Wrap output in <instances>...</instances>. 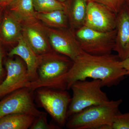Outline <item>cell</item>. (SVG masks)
<instances>
[{
    "label": "cell",
    "instance_id": "obj_2",
    "mask_svg": "<svg viewBox=\"0 0 129 129\" xmlns=\"http://www.w3.org/2000/svg\"><path fill=\"white\" fill-rule=\"evenodd\" d=\"M73 61L53 50L39 56L36 80L29 82L26 88L34 91L40 88L67 90L66 75Z\"/></svg>",
    "mask_w": 129,
    "mask_h": 129
},
{
    "label": "cell",
    "instance_id": "obj_23",
    "mask_svg": "<svg viewBox=\"0 0 129 129\" xmlns=\"http://www.w3.org/2000/svg\"><path fill=\"white\" fill-rule=\"evenodd\" d=\"M4 56V51L3 48L0 44V84L2 79L5 75L4 70L3 67L2 61Z\"/></svg>",
    "mask_w": 129,
    "mask_h": 129
},
{
    "label": "cell",
    "instance_id": "obj_28",
    "mask_svg": "<svg viewBox=\"0 0 129 129\" xmlns=\"http://www.w3.org/2000/svg\"><path fill=\"white\" fill-rule=\"evenodd\" d=\"M126 3L129 6V0H127V1H126Z\"/></svg>",
    "mask_w": 129,
    "mask_h": 129
},
{
    "label": "cell",
    "instance_id": "obj_20",
    "mask_svg": "<svg viewBox=\"0 0 129 129\" xmlns=\"http://www.w3.org/2000/svg\"><path fill=\"white\" fill-rule=\"evenodd\" d=\"M58 125L49 124L47 122L46 113L44 112L36 118L34 122L30 127L31 129H54L59 128Z\"/></svg>",
    "mask_w": 129,
    "mask_h": 129
},
{
    "label": "cell",
    "instance_id": "obj_10",
    "mask_svg": "<svg viewBox=\"0 0 129 129\" xmlns=\"http://www.w3.org/2000/svg\"><path fill=\"white\" fill-rule=\"evenodd\" d=\"M117 14L104 5L88 0L84 26L100 32H106L116 28Z\"/></svg>",
    "mask_w": 129,
    "mask_h": 129
},
{
    "label": "cell",
    "instance_id": "obj_4",
    "mask_svg": "<svg viewBox=\"0 0 129 129\" xmlns=\"http://www.w3.org/2000/svg\"><path fill=\"white\" fill-rule=\"evenodd\" d=\"M101 81L78 80L72 85L73 95L67 112L68 119L72 115L91 106L99 105L109 101L103 87Z\"/></svg>",
    "mask_w": 129,
    "mask_h": 129
},
{
    "label": "cell",
    "instance_id": "obj_7",
    "mask_svg": "<svg viewBox=\"0 0 129 129\" xmlns=\"http://www.w3.org/2000/svg\"><path fill=\"white\" fill-rule=\"evenodd\" d=\"M33 92L28 88H21L0 101V118L12 114H28L36 117L41 115L44 112L40 111L35 105Z\"/></svg>",
    "mask_w": 129,
    "mask_h": 129
},
{
    "label": "cell",
    "instance_id": "obj_25",
    "mask_svg": "<svg viewBox=\"0 0 129 129\" xmlns=\"http://www.w3.org/2000/svg\"><path fill=\"white\" fill-rule=\"evenodd\" d=\"M14 0H0V6L7 8Z\"/></svg>",
    "mask_w": 129,
    "mask_h": 129
},
{
    "label": "cell",
    "instance_id": "obj_8",
    "mask_svg": "<svg viewBox=\"0 0 129 129\" xmlns=\"http://www.w3.org/2000/svg\"><path fill=\"white\" fill-rule=\"evenodd\" d=\"M45 27L50 44L55 51L68 57L73 61L83 51L76 39L75 30L70 27L54 28Z\"/></svg>",
    "mask_w": 129,
    "mask_h": 129
},
{
    "label": "cell",
    "instance_id": "obj_19",
    "mask_svg": "<svg viewBox=\"0 0 129 129\" xmlns=\"http://www.w3.org/2000/svg\"><path fill=\"white\" fill-rule=\"evenodd\" d=\"M35 11L37 12H49L65 10V5L57 0H33Z\"/></svg>",
    "mask_w": 129,
    "mask_h": 129
},
{
    "label": "cell",
    "instance_id": "obj_11",
    "mask_svg": "<svg viewBox=\"0 0 129 129\" xmlns=\"http://www.w3.org/2000/svg\"><path fill=\"white\" fill-rule=\"evenodd\" d=\"M22 36L37 55L52 51L45 27L36 18L22 23Z\"/></svg>",
    "mask_w": 129,
    "mask_h": 129
},
{
    "label": "cell",
    "instance_id": "obj_9",
    "mask_svg": "<svg viewBox=\"0 0 129 129\" xmlns=\"http://www.w3.org/2000/svg\"><path fill=\"white\" fill-rule=\"evenodd\" d=\"M5 67L7 75L0 84V98L21 88H26L30 82L26 64L21 58L8 59L5 62Z\"/></svg>",
    "mask_w": 129,
    "mask_h": 129
},
{
    "label": "cell",
    "instance_id": "obj_21",
    "mask_svg": "<svg viewBox=\"0 0 129 129\" xmlns=\"http://www.w3.org/2000/svg\"><path fill=\"white\" fill-rule=\"evenodd\" d=\"M104 5L117 14L126 3L127 0H90Z\"/></svg>",
    "mask_w": 129,
    "mask_h": 129
},
{
    "label": "cell",
    "instance_id": "obj_24",
    "mask_svg": "<svg viewBox=\"0 0 129 129\" xmlns=\"http://www.w3.org/2000/svg\"><path fill=\"white\" fill-rule=\"evenodd\" d=\"M120 64L126 71L127 75H129V57L121 61Z\"/></svg>",
    "mask_w": 129,
    "mask_h": 129
},
{
    "label": "cell",
    "instance_id": "obj_18",
    "mask_svg": "<svg viewBox=\"0 0 129 129\" xmlns=\"http://www.w3.org/2000/svg\"><path fill=\"white\" fill-rule=\"evenodd\" d=\"M7 8L21 23L36 18L33 0H14Z\"/></svg>",
    "mask_w": 129,
    "mask_h": 129
},
{
    "label": "cell",
    "instance_id": "obj_1",
    "mask_svg": "<svg viewBox=\"0 0 129 129\" xmlns=\"http://www.w3.org/2000/svg\"><path fill=\"white\" fill-rule=\"evenodd\" d=\"M117 55H94L83 51L74 61L66 75L67 90L78 80L88 78L101 81L103 87L118 85L127 75Z\"/></svg>",
    "mask_w": 129,
    "mask_h": 129
},
{
    "label": "cell",
    "instance_id": "obj_27",
    "mask_svg": "<svg viewBox=\"0 0 129 129\" xmlns=\"http://www.w3.org/2000/svg\"><path fill=\"white\" fill-rule=\"evenodd\" d=\"M57 1L60 2L62 3H64L67 0H57Z\"/></svg>",
    "mask_w": 129,
    "mask_h": 129
},
{
    "label": "cell",
    "instance_id": "obj_5",
    "mask_svg": "<svg viewBox=\"0 0 129 129\" xmlns=\"http://www.w3.org/2000/svg\"><path fill=\"white\" fill-rule=\"evenodd\" d=\"M116 29L102 32L83 26L75 34L81 48L85 52L94 55L111 54L114 51L116 39Z\"/></svg>",
    "mask_w": 129,
    "mask_h": 129
},
{
    "label": "cell",
    "instance_id": "obj_6",
    "mask_svg": "<svg viewBox=\"0 0 129 129\" xmlns=\"http://www.w3.org/2000/svg\"><path fill=\"white\" fill-rule=\"evenodd\" d=\"M36 90L40 104L59 127L66 125L67 112L71 97L67 90L42 88Z\"/></svg>",
    "mask_w": 129,
    "mask_h": 129
},
{
    "label": "cell",
    "instance_id": "obj_16",
    "mask_svg": "<svg viewBox=\"0 0 129 129\" xmlns=\"http://www.w3.org/2000/svg\"><path fill=\"white\" fill-rule=\"evenodd\" d=\"M36 117L30 114L16 113L0 118V129L30 128Z\"/></svg>",
    "mask_w": 129,
    "mask_h": 129
},
{
    "label": "cell",
    "instance_id": "obj_22",
    "mask_svg": "<svg viewBox=\"0 0 129 129\" xmlns=\"http://www.w3.org/2000/svg\"><path fill=\"white\" fill-rule=\"evenodd\" d=\"M112 129H129V112H120L115 117Z\"/></svg>",
    "mask_w": 129,
    "mask_h": 129
},
{
    "label": "cell",
    "instance_id": "obj_3",
    "mask_svg": "<svg viewBox=\"0 0 129 129\" xmlns=\"http://www.w3.org/2000/svg\"><path fill=\"white\" fill-rule=\"evenodd\" d=\"M122 102V99L109 100L91 106L69 118L65 125L70 129H112Z\"/></svg>",
    "mask_w": 129,
    "mask_h": 129
},
{
    "label": "cell",
    "instance_id": "obj_12",
    "mask_svg": "<svg viewBox=\"0 0 129 129\" xmlns=\"http://www.w3.org/2000/svg\"><path fill=\"white\" fill-rule=\"evenodd\" d=\"M114 51L121 61L129 57V6L125 3L117 14Z\"/></svg>",
    "mask_w": 129,
    "mask_h": 129
},
{
    "label": "cell",
    "instance_id": "obj_13",
    "mask_svg": "<svg viewBox=\"0 0 129 129\" xmlns=\"http://www.w3.org/2000/svg\"><path fill=\"white\" fill-rule=\"evenodd\" d=\"M8 55L10 57L14 56L20 57L26 64L30 82L37 80L39 56L35 53L23 36L19 39L17 45L12 48Z\"/></svg>",
    "mask_w": 129,
    "mask_h": 129
},
{
    "label": "cell",
    "instance_id": "obj_17",
    "mask_svg": "<svg viewBox=\"0 0 129 129\" xmlns=\"http://www.w3.org/2000/svg\"><path fill=\"white\" fill-rule=\"evenodd\" d=\"M36 18L46 27L54 28L69 27V23L65 10H56L49 12H37Z\"/></svg>",
    "mask_w": 129,
    "mask_h": 129
},
{
    "label": "cell",
    "instance_id": "obj_15",
    "mask_svg": "<svg viewBox=\"0 0 129 129\" xmlns=\"http://www.w3.org/2000/svg\"><path fill=\"white\" fill-rule=\"evenodd\" d=\"M88 0H72L64 4L65 11L69 27L74 30L84 26L85 21Z\"/></svg>",
    "mask_w": 129,
    "mask_h": 129
},
{
    "label": "cell",
    "instance_id": "obj_26",
    "mask_svg": "<svg viewBox=\"0 0 129 129\" xmlns=\"http://www.w3.org/2000/svg\"><path fill=\"white\" fill-rule=\"evenodd\" d=\"M6 8H5L0 6V24L2 21Z\"/></svg>",
    "mask_w": 129,
    "mask_h": 129
},
{
    "label": "cell",
    "instance_id": "obj_14",
    "mask_svg": "<svg viewBox=\"0 0 129 129\" xmlns=\"http://www.w3.org/2000/svg\"><path fill=\"white\" fill-rule=\"evenodd\" d=\"M22 36V23L6 8L0 24V43L7 45L17 43Z\"/></svg>",
    "mask_w": 129,
    "mask_h": 129
}]
</instances>
